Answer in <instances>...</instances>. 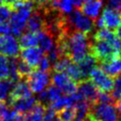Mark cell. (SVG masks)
I'll use <instances>...</instances> for the list:
<instances>
[{
  "label": "cell",
  "instance_id": "30bf717a",
  "mask_svg": "<svg viewBox=\"0 0 121 121\" xmlns=\"http://www.w3.org/2000/svg\"><path fill=\"white\" fill-rule=\"evenodd\" d=\"M19 55H21V60L26 62L29 66L32 69H37L42 57L45 55V53L38 46H31L22 48V51H20Z\"/></svg>",
  "mask_w": 121,
  "mask_h": 121
},
{
  "label": "cell",
  "instance_id": "60d3db41",
  "mask_svg": "<svg viewBox=\"0 0 121 121\" xmlns=\"http://www.w3.org/2000/svg\"><path fill=\"white\" fill-rule=\"evenodd\" d=\"M2 4H4V2H3V0H0V5Z\"/></svg>",
  "mask_w": 121,
  "mask_h": 121
},
{
  "label": "cell",
  "instance_id": "f35d334b",
  "mask_svg": "<svg viewBox=\"0 0 121 121\" xmlns=\"http://www.w3.org/2000/svg\"><path fill=\"white\" fill-rule=\"evenodd\" d=\"M16 0H3V2H4V4H13L14 3Z\"/></svg>",
  "mask_w": 121,
  "mask_h": 121
},
{
  "label": "cell",
  "instance_id": "9a60e30c",
  "mask_svg": "<svg viewBox=\"0 0 121 121\" xmlns=\"http://www.w3.org/2000/svg\"><path fill=\"white\" fill-rule=\"evenodd\" d=\"M37 102H38V100L31 95L29 97L15 99V100L11 101L9 103L11 104L15 111L21 114H24L27 113L37 103Z\"/></svg>",
  "mask_w": 121,
  "mask_h": 121
},
{
  "label": "cell",
  "instance_id": "5bb4252c",
  "mask_svg": "<svg viewBox=\"0 0 121 121\" xmlns=\"http://www.w3.org/2000/svg\"><path fill=\"white\" fill-rule=\"evenodd\" d=\"M102 6V0H85L79 9L84 14L95 21L98 18Z\"/></svg>",
  "mask_w": 121,
  "mask_h": 121
},
{
  "label": "cell",
  "instance_id": "9c48e42d",
  "mask_svg": "<svg viewBox=\"0 0 121 121\" xmlns=\"http://www.w3.org/2000/svg\"><path fill=\"white\" fill-rule=\"evenodd\" d=\"M77 93L80 99L85 100L90 105L94 104L97 101L99 90L95 86V85L88 79H84L78 84Z\"/></svg>",
  "mask_w": 121,
  "mask_h": 121
},
{
  "label": "cell",
  "instance_id": "ffe728a7",
  "mask_svg": "<svg viewBox=\"0 0 121 121\" xmlns=\"http://www.w3.org/2000/svg\"><path fill=\"white\" fill-rule=\"evenodd\" d=\"M19 45L21 48H26L31 46H38V32H32V31H27L23 32L20 36Z\"/></svg>",
  "mask_w": 121,
  "mask_h": 121
},
{
  "label": "cell",
  "instance_id": "44dd1931",
  "mask_svg": "<svg viewBox=\"0 0 121 121\" xmlns=\"http://www.w3.org/2000/svg\"><path fill=\"white\" fill-rule=\"evenodd\" d=\"M63 73H65L68 77H69L77 84H78L82 80H84L83 76H82V73H81V70H80L78 65L77 62H74L73 60H70L69 62L67 67L65 68Z\"/></svg>",
  "mask_w": 121,
  "mask_h": 121
},
{
  "label": "cell",
  "instance_id": "f1b7e54d",
  "mask_svg": "<svg viewBox=\"0 0 121 121\" xmlns=\"http://www.w3.org/2000/svg\"><path fill=\"white\" fill-rule=\"evenodd\" d=\"M42 121H60V119L56 111L49 107L47 110H45V116L43 117Z\"/></svg>",
  "mask_w": 121,
  "mask_h": 121
},
{
  "label": "cell",
  "instance_id": "7a4b0ae2",
  "mask_svg": "<svg viewBox=\"0 0 121 121\" xmlns=\"http://www.w3.org/2000/svg\"><path fill=\"white\" fill-rule=\"evenodd\" d=\"M90 53L96 58L100 63L121 56V51L117 49L111 43L106 40L93 39L91 41Z\"/></svg>",
  "mask_w": 121,
  "mask_h": 121
},
{
  "label": "cell",
  "instance_id": "2e32d148",
  "mask_svg": "<svg viewBox=\"0 0 121 121\" xmlns=\"http://www.w3.org/2000/svg\"><path fill=\"white\" fill-rule=\"evenodd\" d=\"M97 63H98V60H96V58L91 53L86 54L82 60L78 62V65L81 70L84 79L88 78L92 69H95V67H97Z\"/></svg>",
  "mask_w": 121,
  "mask_h": 121
},
{
  "label": "cell",
  "instance_id": "1f68e13d",
  "mask_svg": "<svg viewBox=\"0 0 121 121\" xmlns=\"http://www.w3.org/2000/svg\"><path fill=\"white\" fill-rule=\"evenodd\" d=\"M10 110L7 108L6 104L4 102H0V121H5L9 114Z\"/></svg>",
  "mask_w": 121,
  "mask_h": 121
},
{
  "label": "cell",
  "instance_id": "8d00e7d4",
  "mask_svg": "<svg viewBox=\"0 0 121 121\" xmlns=\"http://www.w3.org/2000/svg\"><path fill=\"white\" fill-rule=\"evenodd\" d=\"M115 30H116V33H115V34L117 35V37L120 39V41H121V23L115 29Z\"/></svg>",
  "mask_w": 121,
  "mask_h": 121
},
{
  "label": "cell",
  "instance_id": "ab89813d",
  "mask_svg": "<svg viewBox=\"0 0 121 121\" xmlns=\"http://www.w3.org/2000/svg\"><path fill=\"white\" fill-rule=\"evenodd\" d=\"M83 121H95V120H94V119H93L89 115H87L86 117H85V119H84Z\"/></svg>",
  "mask_w": 121,
  "mask_h": 121
},
{
  "label": "cell",
  "instance_id": "f546056e",
  "mask_svg": "<svg viewBox=\"0 0 121 121\" xmlns=\"http://www.w3.org/2000/svg\"><path fill=\"white\" fill-rule=\"evenodd\" d=\"M5 121H26L25 117L22 114L19 113L17 111H15L14 110H10L9 114H8L6 120Z\"/></svg>",
  "mask_w": 121,
  "mask_h": 121
},
{
  "label": "cell",
  "instance_id": "7402d4cb",
  "mask_svg": "<svg viewBox=\"0 0 121 121\" xmlns=\"http://www.w3.org/2000/svg\"><path fill=\"white\" fill-rule=\"evenodd\" d=\"M14 86V82L10 78L0 79V102H5L9 101L10 95Z\"/></svg>",
  "mask_w": 121,
  "mask_h": 121
},
{
  "label": "cell",
  "instance_id": "836d02e7",
  "mask_svg": "<svg viewBox=\"0 0 121 121\" xmlns=\"http://www.w3.org/2000/svg\"><path fill=\"white\" fill-rule=\"evenodd\" d=\"M8 34H12L10 24L8 22L0 23V36H4V35Z\"/></svg>",
  "mask_w": 121,
  "mask_h": 121
},
{
  "label": "cell",
  "instance_id": "8992f818",
  "mask_svg": "<svg viewBox=\"0 0 121 121\" xmlns=\"http://www.w3.org/2000/svg\"><path fill=\"white\" fill-rule=\"evenodd\" d=\"M88 79L101 92L110 93L113 88V78L105 73L100 67H95L92 69L88 77Z\"/></svg>",
  "mask_w": 121,
  "mask_h": 121
},
{
  "label": "cell",
  "instance_id": "74e56055",
  "mask_svg": "<svg viewBox=\"0 0 121 121\" xmlns=\"http://www.w3.org/2000/svg\"><path fill=\"white\" fill-rule=\"evenodd\" d=\"M117 111L119 112V114H120V116H121V98L117 101Z\"/></svg>",
  "mask_w": 121,
  "mask_h": 121
},
{
  "label": "cell",
  "instance_id": "5b68a950",
  "mask_svg": "<svg viewBox=\"0 0 121 121\" xmlns=\"http://www.w3.org/2000/svg\"><path fill=\"white\" fill-rule=\"evenodd\" d=\"M26 80L30 86L31 92L38 94L49 86V84L51 83V75L49 71L34 69L26 78Z\"/></svg>",
  "mask_w": 121,
  "mask_h": 121
},
{
  "label": "cell",
  "instance_id": "7c38bea8",
  "mask_svg": "<svg viewBox=\"0 0 121 121\" xmlns=\"http://www.w3.org/2000/svg\"><path fill=\"white\" fill-rule=\"evenodd\" d=\"M26 28L28 31L32 32H38L45 29V17L40 7H38V10L34 9V11L32 12L27 22Z\"/></svg>",
  "mask_w": 121,
  "mask_h": 121
},
{
  "label": "cell",
  "instance_id": "e575fe53",
  "mask_svg": "<svg viewBox=\"0 0 121 121\" xmlns=\"http://www.w3.org/2000/svg\"><path fill=\"white\" fill-rule=\"evenodd\" d=\"M34 4H37L38 7H42V6H45L49 4L52 0H31Z\"/></svg>",
  "mask_w": 121,
  "mask_h": 121
},
{
  "label": "cell",
  "instance_id": "52a82bcc",
  "mask_svg": "<svg viewBox=\"0 0 121 121\" xmlns=\"http://www.w3.org/2000/svg\"><path fill=\"white\" fill-rule=\"evenodd\" d=\"M51 82L64 95L75 94L78 90V84L63 72L53 71L51 77Z\"/></svg>",
  "mask_w": 121,
  "mask_h": 121
},
{
  "label": "cell",
  "instance_id": "d590c367",
  "mask_svg": "<svg viewBox=\"0 0 121 121\" xmlns=\"http://www.w3.org/2000/svg\"><path fill=\"white\" fill-rule=\"evenodd\" d=\"M71 1L72 4L76 6V8H80V6L82 5V4H83V2L85 0H71Z\"/></svg>",
  "mask_w": 121,
  "mask_h": 121
},
{
  "label": "cell",
  "instance_id": "4316f807",
  "mask_svg": "<svg viewBox=\"0 0 121 121\" xmlns=\"http://www.w3.org/2000/svg\"><path fill=\"white\" fill-rule=\"evenodd\" d=\"M33 69H32L30 66H29L22 60L18 59V60H17V72H18L21 78H26Z\"/></svg>",
  "mask_w": 121,
  "mask_h": 121
},
{
  "label": "cell",
  "instance_id": "ac0fdd59",
  "mask_svg": "<svg viewBox=\"0 0 121 121\" xmlns=\"http://www.w3.org/2000/svg\"><path fill=\"white\" fill-rule=\"evenodd\" d=\"M45 106L40 102H37L31 109H30L26 115L24 116L26 121H42L45 113Z\"/></svg>",
  "mask_w": 121,
  "mask_h": 121
},
{
  "label": "cell",
  "instance_id": "603a6c76",
  "mask_svg": "<svg viewBox=\"0 0 121 121\" xmlns=\"http://www.w3.org/2000/svg\"><path fill=\"white\" fill-rule=\"evenodd\" d=\"M10 71V58L0 54V79L9 78Z\"/></svg>",
  "mask_w": 121,
  "mask_h": 121
},
{
  "label": "cell",
  "instance_id": "4fadbf2b",
  "mask_svg": "<svg viewBox=\"0 0 121 121\" xmlns=\"http://www.w3.org/2000/svg\"><path fill=\"white\" fill-rule=\"evenodd\" d=\"M32 95V92L30 90V86L27 82L26 78H21L17 82L14 83V86L13 87V90L10 95V98L8 102H10L13 100L19 98H24L29 97Z\"/></svg>",
  "mask_w": 121,
  "mask_h": 121
},
{
  "label": "cell",
  "instance_id": "6da1fadb",
  "mask_svg": "<svg viewBox=\"0 0 121 121\" xmlns=\"http://www.w3.org/2000/svg\"><path fill=\"white\" fill-rule=\"evenodd\" d=\"M34 3L31 0H16L11 6L13 8L9 24L11 33L14 37H20L26 30L27 22L34 11Z\"/></svg>",
  "mask_w": 121,
  "mask_h": 121
},
{
  "label": "cell",
  "instance_id": "d4e9b609",
  "mask_svg": "<svg viewBox=\"0 0 121 121\" xmlns=\"http://www.w3.org/2000/svg\"><path fill=\"white\" fill-rule=\"evenodd\" d=\"M110 94L114 100V102H116V101L117 102L121 98V72L115 77L113 88L110 92Z\"/></svg>",
  "mask_w": 121,
  "mask_h": 121
},
{
  "label": "cell",
  "instance_id": "d6986e66",
  "mask_svg": "<svg viewBox=\"0 0 121 121\" xmlns=\"http://www.w3.org/2000/svg\"><path fill=\"white\" fill-rule=\"evenodd\" d=\"M103 71L109 76L115 78L117 74L121 72V56L115 58L113 60H108L101 63Z\"/></svg>",
  "mask_w": 121,
  "mask_h": 121
},
{
  "label": "cell",
  "instance_id": "d6a6232c",
  "mask_svg": "<svg viewBox=\"0 0 121 121\" xmlns=\"http://www.w3.org/2000/svg\"><path fill=\"white\" fill-rule=\"evenodd\" d=\"M108 4L109 7L117 11L121 14V0H109Z\"/></svg>",
  "mask_w": 121,
  "mask_h": 121
},
{
  "label": "cell",
  "instance_id": "484cf974",
  "mask_svg": "<svg viewBox=\"0 0 121 121\" xmlns=\"http://www.w3.org/2000/svg\"><path fill=\"white\" fill-rule=\"evenodd\" d=\"M59 117L60 121H74L76 117V110L74 106L66 107L60 110Z\"/></svg>",
  "mask_w": 121,
  "mask_h": 121
},
{
  "label": "cell",
  "instance_id": "ba28073f",
  "mask_svg": "<svg viewBox=\"0 0 121 121\" xmlns=\"http://www.w3.org/2000/svg\"><path fill=\"white\" fill-rule=\"evenodd\" d=\"M20 51L21 47L16 37L11 34L0 36V54L13 58L19 56Z\"/></svg>",
  "mask_w": 121,
  "mask_h": 121
},
{
  "label": "cell",
  "instance_id": "8fae6325",
  "mask_svg": "<svg viewBox=\"0 0 121 121\" xmlns=\"http://www.w3.org/2000/svg\"><path fill=\"white\" fill-rule=\"evenodd\" d=\"M102 20L103 22L104 28L109 30H115L121 23V14L117 11L112 8H105L102 12Z\"/></svg>",
  "mask_w": 121,
  "mask_h": 121
},
{
  "label": "cell",
  "instance_id": "277c9868",
  "mask_svg": "<svg viewBox=\"0 0 121 121\" xmlns=\"http://www.w3.org/2000/svg\"><path fill=\"white\" fill-rule=\"evenodd\" d=\"M88 115L95 121H118V111L113 103L95 102Z\"/></svg>",
  "mask_w": 121,
  "mask_h": 121
},
{
  "label": "cell",
  "instance_id": "cb8c5ba5",
  "mask_svg": "<svg viewBox=\"0 0 121 121\" xmlns=\"http://www.w3.org/2000/svg\"><path fill=\"white\" fill-rule=\"evenodd\" d=\"M45 93H46V97H47V102H48V105H50L53 102L58 98H60L62 95L61 91L55 86L54 85H51L45 88Z\"/></svg>",
  "mask_w": 121,
  "mask_h": 121
},
{
  "label": "cell",
  "instance_id": "4dcf8cb0",
  "mask_svg": "<svg viewBox=\"0 0 121 121\" xmlns=\"http://www.w3.org/2000/svg\"><path fill=\"white\" fill-rule=\"evenodd\" d=\"M51 62L48 60V58L45 56V54L42 57V59L40 60L39 63H38V67L37 68L40 70H44V71H49L50 69H51Z\"/></svg>",
  "mask_w": 121,
  "mask_h": 121
},
{
  "label": "cell",
  "instance_id": "3957f363",
  "mask_svg": "<svg viewBox=\"0 0 121 121\" xmlns=\"http://www.w3.org/2000/svg\"><path fill=\"white\" fill-rule=\"evenodd\" d=\"M68 24L71 30L80 31L85 34H90L95 28V21L84 14L79 8H76L72 13L66 15Z\"/></svg>",
  "mask_w": 121,
  "mask_h": 121
},
{
  "label": "cell",
  "instance_id": "83f0119b",
  "mask_svg": "<svg viewBox=\"0 0 121 121\" xmlns=\"http://www.w3.org/2000/svg\"><path fill=\"white\" fill-rule=\"evenodd\" d=\"M13 8L11 4H2L0 5V23L7 22L10 20Z\"/></svg>",
  "mask_w": 121,
  "mask_h": 121
},
{
  "label": "cell",
  "instance_id": "e0dca14e",
  "mask_svg": "<svg viewBox=\"0 0 121 121\" xmlns=\"http://www.w3.org/2000/svg\"><path fill=\"white\" fill-rule=\"evenodd\" d=\"M38 46L44 52L47 53L53 45H54V38L48 31L43 30L38 32Z\"/></svg>",
  "mask_w": 121,
  "mask_h": 121
}]
</instances>
